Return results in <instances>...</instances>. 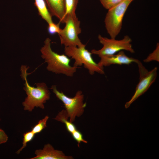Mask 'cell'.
Here are the masks:
<instances>
[{"instance_id":"cell-13","label":"cell","mask_w":159,"mask_h":159,"mask_svg":"<svg viewBox=\"0 0 159 159\" xmlns=\"http://www.w3.org/2000/svg\"><path fill=\"white\" fill-rule=\"evenodd\" d=\"M69 117L65 110L60 111L54 119V120L64 123L67 131L72 133L77 130L74 125L68 120Z\"/></svg>"},{"instance_id":"cell-5","label":"cell","mask_w":159,"mask_h":159,"mask_svg":"<svg viewBox=\"0 0 159 159\" xmlns=\"http://www.w3.org/2000/svg\"><path fill=\"white\" fill-rule=\"evenodd\" d=\"M134 0H123L108 10L104 22L111 38L115 39L120 33L124 16L131 3Z\"/></svg>"},{"instance_id":"cell-2","label":"cell","mask_w":159,"mask_h":159,"mask_svg":"<svg viewBox=\"0 0 159 159\" xmlns=\"http://www.w3.org/2000/svg\"><path fill=\"white\" fill-rule=\"evenodd\" d=\"M51 42L49 38H46L40 49L41 57L47 64V69L56 74L73 77L77 68L70 65L71 59L65 54H60L53 51Z\"/></svg>"},{"instance_id":"cell-4","label":"cell","mask_w":159,"mask_h":159,"mask_svg":"<svg viewBox=\"0 0 159 159\" xmlns=\"http://www.w3.org/2000/svg\"><path fill=\"white\" fill-rule=\"evenodd\" d=\"M65 26L61 29L58 35L60 43L64 47H80L84 44L79 38L81 33L80 21L75 13L68 14L65 15L64 21Z\"/></svg>"},{"instance_id":"cell-18","label":"cell","mask_w":159,"mask_h":159,"mask_svg":"<svg viewBox=\"0 0 159 159\" xmlns=\"http://www.w3.org/2000/svg\"><path fill=\"white\" fill-rule=\"evenodd\" d=\"M123 0H99L103 6L108 10L118 4Z\"/></svg>"},{"instance_id":"cell-21","label":"cell","mask_w":159,"mask_h":159,"mask_svg":"<svg viewBox=\"0 0 159 159\" xmlns=\"http://www.w3.org/2000/svg\"><path fill=\"white\" fill-rule=\"evenodd\" d=\"M8 139V136L5 131L0 128V145L6 143Z\"/></svg>"},{"instance_id":"cell-20","label":"cell","mask_w":159,"mask_h":159,"mask_svg":"<svg viewBox=\"0 0 159 159\" xmlns=\"http://www.w3.org/2000/svg\"><path fill=\"white\" fill-rule=\"evenodd\" d=\"M60 23L56 24L53 22L48 24V31L50 34L53 35L56 33L58 34L59 33L61 29L59 27Z\"/></svg>"},{"instance_id":"cell-6","label":"cell","mask_w":159,"mask_h":159,"mask_svg":"<svg viewBox=\"0 0 159 159\" xmlns=\"http://www.w3.org/2000/svg\"><path fill=\"white\" fill-rule=\"evenodd\" d=\"M51 89L63 103L70 122H73L76 117H80L83 114L86 103L84 102V95L82 91L78 90L74 97L71 98L58 90L55 85H52Z\"/></svg>"},{"instance_id":"cell-7","label":"cell","mask_w":159,"mask_h":159,"mask_svg":"<svg viewBox=\"0 0 159 159\" xmlns=\"http://www.w3.org/2000/svg\"><path fill=\"white\" fill-rule=\"evenodd\" d=\"M98 38L103 47L99 50L93 49L91 52L92 54L97 55L99 57L115 54L123 50L132 53H135L131 43L132 39L128 35L124 36L123 39L119 40H116L115 39H109L100 34Z\"/></svg>"},{"instance_id":"cell-9","label":"cell","mask_w":159,"mask_h":159,"mask_svg":"<svg viewBox=\"0 0 159 159\" xmlns=\"http://www.w3.org/2000/svg\"><path fill=\"white\" fill-rule=\"evenodd\" d=\"M99 57L100 59L98 63L103 67L115 64L129 65L132 62L136 63L138 60L128 57L123 50L118 52L116 54L102 56Z\"/></svg>"},{"instance_id":"cell-1","label":"cell","mask_w":159,"mask_h":159,"mask_svg":"<svg viewBox=\"0 0 159 159\" xmlns=\"http://www.w3.org/2000/svg\"><path fill=\"white\" fill-rule=\"evenodd\" d=\"M29 67L22 65L21 67V77L24 80V90L27 95L22 105L24 110L32 112L35 107L44 108V104L50 98V92L44 82L38 83L36 87L31 86L29 83L27 77L29 74L27 72Z\"/></svg>"},{"instance_id":"cell-12","label":"cell","mask_w":159,"mask_h":159,"mask_svg":"<svg viewBox=\"0 0 159 159\" xmlns=\"http://www.w3.org/2000/svg\"><path fill=\"white\" fill-rule=\"evenodd\" d=\"M34 4L42 18L48 24L53 22L52 16L47 9L44 0H34Z\"/></svg>"},{"instance_id":"cell-15","label":"cell","mask_w":159,"mask_h":159,"mask_svg":"<svg viewBox=\"0 0 159 159\" xmlns=\"http://www.w3.org/2000/svg\"><path fill=\"white\" fill-rule=\"evenodd\" d=\"M35 134L31 130L26 132L23 134L22 145L16 152L17 154H19L21 151L26 146L27 143L32 140Z\"/></svg>"},{"instance_id":"cell-16","label":"cell","mask_w":159,"mask_h":159,"mask_svg":"<svg viewBox=\"0 0 159 159\" xmlns=\"http://www.w3.org/2000/svg\"><path fill=\"white\" fill-rule=\"evenodd\" d=\"M78 1L79 0H65L66 13L65 16L67 14L75 13Z\"/></svg>"},{"instance_id":"cell-3","label":"cell","mask_w":159,"mask_h":159,"mask_svg":"<svg viewBox=\"0 0 159 159\" xmlns=\"http://www.w3.org/2000/svg\"><path fill=\"white\" fill-rule=\"evenodd\" d=\"M86 45L81 47L69 46L65 47L64 53L68 57L74 60L73 66L78 68L83 65L91 75L97 72L100 74H105L104 67L100 66L93 59L91 52L85 48Z\"/></svg>"},{"instance_id":"cell-17","label":"cell","mask_w":159,"mask_h":159,"mask_svg":"<svg viewBox=\"0 0 159 159\" xmlns=\"http://www.w3.org/2000/svg\"><path fill=\"white\" fill-rule=\"evenodd\" d=\"M153 61L159 62V44H157L155 49L149 54L146 58L143 60L145 62H148Z\"/></svg>"},{"instance_id":"cell-14","label":"cell","mask_w":159,"mask_h":159,"mask_svg":"<svg viewBox=\"0 0 159 159\" xmlns=\"http://www.w3.org/2000/svg\"><path fill=\"white\" fill-rule=\"evenodd\" d=\"M49 118L48 115H46L44 118L40 120L32 129L31 131L35 134L41 132L47 127V122Z\"/></svg>"},{"instance_id":"cell-11","label":"cell","mask_w":159,"mask_h":159,"mask_svg":"<svg viewBox=\"0 0 159 159\" xmlns=\"http://www.w3.org/2000/svg\"><path fill=\"white\" fill-rule=\"evenodd\" d=\"M52 16L57 18L60 23H64L66 13L65 0H44Z\"/></svg>"},{"instance_id":"cell-19","label":"cell","mask_w":159,"mask_h":159,"mask_svg":"<svg viewBox=\"0 0 159 159\" xmlns=\"http://www.w3.org/2000/svg\"><path fill=\"white\" fill-rule=\"evenodd\" d=\"M71 134L74 139L77 142L78 147L81 142L87 143V141L83 138L82 133L77 129Z\"/></svg>"},{"instance_id":"cell-10","label":"cell","mask_w":159,"mask_h":159,"mask_svg":"<svg viewBox=\"0 0 159 159\" xmlns=\"http://www.w3.org/2000/svg\"><path fill=\"white\" fill-rule=\"evenodd\" d=\"M35 156L30 159H73L72 156L66 155L62 151L55 149L50 144L44 145L42 149L35 151Z\"/></svg>"},{"instance_id":"cell-8","label":"cell","mask_w":159,"mask_h":159,"mask_svg":"<svg viewBox=\"0 0 159 159\" xmlns=\"http://www.w3.org/2000/svg\"><path fill=\"white\" fill-rule=\"evenodd\" d=\"M136 63L138 65L139 81L136 86L133 95L125 105L126 109L128 108L133 102L147 91L154 82L157 76L158 69L157 67L148 71L138 59Z\"/></svg>"}]
</instances>
